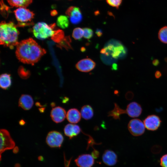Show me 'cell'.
<instances>
[{
  "label": "cell",
  "instance_id": "6da1fadb",
  "mask_svg": "<svg viewBox=\"0 0 167 167\" xmlns=\"http://www.w3.org/2000/svg\"><path fill=\"white\" fill-rule=\"evenodd\" d=\"M46 53V50L31 38L19 42L15 51L16 56L20 62L33 65Z\"/></svg>",
  "mask_w": 167,
  "mask_h": 167
},
{
  "label": "cell",
  "instance_id": "7a4b0ae2",
  "mask_svg": "<svg viewBox=\"0 0 167 167\" xmlns=\"http://www.w3.org/2000/svg\"><path fill=\"white\" fill-rule=\"evenodd\" d=\"M17 26L12 22L2 21L0 25V44L12 49L17 46L19 31Z\"/></svg>",
  "mask_w": 167,
  "mask_h": 167
},
{
  "label": "cell",
  "instance_id": "3957f363",
  "mask_svg": "<svg viewBox=\"0 0 167 167\" xmlns=\"http://www.w3.org/2000/svg\"><path fill=\"white\" fill-rule=\"evenodd\" d=\"M55 25L54 24L50 26L45 22H38L33 27V34L36 38L40 40L51 37L55 33V31L53 30Z\"/></svg>",
  "mask_w": 167,
  "mask_h": 167
},
{
  "label": "cell",
  "instance_id": "277c9868",
  "mask_svg": "<svg viewBox=\"0 0 167 167\" xmlns=\"http://www.w3.org/2000/svg\"><path fill=\"white\" fill-rule=\"evenodd\" d=\"M15 18L18 21V26L19 27L32 24L34 14L26 7H19L14 11Z\"/></svg>",
  "mask_w": 167,
  "mask_h": 167
},
{
  "label": "cell",
  "instance_id": "5b68a950",
  "mask_svg": "<svg viewBox=\"0 0 167 167\" xmlns=\"http://www.w3.org/2000/svg\"><path fill=\"white\" fill-rule=\"evenodd\" d=\"M101 53L106 56L110 55L115 59H117L126 53L124 46L120 43H109L101 50Z\"/></svg>",
  "mask_w": 167,
  "mask_h": 167
},
{
  "label": "cell",
  "instance_id": "8992f818",
  "mask_svg": "<svg viewBox=\"0 0 167 167\" xmlns=\"http://www.w3.org/2000/svg\"><path fill=\"white\" fill-rule=\"evenodd\" d=\"M0 161L2 154L6 150L14 148L15 146V142L11 138L9 132L4 129L0 130Z\"/></svg>",
  "mask_w": 167,
  "mask_h": 167
},
{
  "label": "cell",
  "instance_id": "52a82bcc",
  "mask_svg": "<svg viewBox=\"0 0 167 167\" xmlns=\"http://www.w3.org/2000/svg\"><path fill=\"white\" fill-rule=\"evenodd\" d=\"M64 140L62 134L56 131H52L48 134L46 142L47 144L51 148H60Z\"/></svg>",
  "mask_w": 167,
  "mask_h": 167
},
{
  "label": "cell",
  "instance_id": "ba28073f",
  "mask_svg": "<svg viewBox=\"0 0 167 167\" xmlns=\"http://www.w3.org/2000/svg\"><path fill=\"white\" fill-rule=\"evenodd\" d=\"M128 130L134 136H138L142 135L145 131L144 123L140 120L134 119L131 120L128 125Z\"/></svg>",
  "mask_w": 167,
  "mask_h": 167
},
{
  "label": "cell",
  "instance_id": "9c48e42d",
  "mask_svg": "<svg viewBox=\"0 0 167 167\" xmlns=\"http://www.w3.org/2000/svg\"><path fill=\"white\" fill-rule=\"evenodd\" d=\"M66 14L70 19L71 22L74 24L80 23L82 19V16L80 9L75 6L70 7L66 10Z\"/></svg>",
  "mask_w": 167,
  "mask_h": 167
},
{
  "label": "cell",
  "instance_id": "30bf717a",
  "mask_svg": "<svg viewBox=\"0 0 167 167\" xmlns=\"http://www.w3.org/2000/svg\"><path fill=\"white\" fill-rule=\"evenodd\" d=\"M161 121L157 116L152 115L148 116L144 120L145 127L148 130L155 131L160 126Z\"/></svg>",
  "mask_w": 167,
  "mask_h": 167
},
{
  "label": "cell",
  "instance_id": "8fae6325",
  "mask_svg": "<svg viewBox=\"0 0 167 167\" xmlns=\"http://www.w3.org/2000/svg\"><path fill=\"white\" fill-rule=\"evenodd\" d=\"M75 161L79 167H91L94 163V160L92 155L83 154L79 156Z\"/></svg>",
  "mask_w": 167,
  "mask_h": 167
},
{
  "label": "cell",
  "instance_id": "7c38bea8",
  "mask_svg": "<svg viewBox=\"0 0 167 167\" xmlns=\"http://www.w3.org/2000/svg\"><path fill=\"white\" fill-rule=\"evenodd\" d=\"M95 66V63L92 60L86 58L79 61L76 65V67L80 71L88 72L92 70Z\"/></svg>",
  "mask_w": 167,
  "mask_h": 167
},
{
  "label": "cell",
  "instance_id": "4fadbf2b",
  "mask_svg": "<svg viewBox=\"0 0 167 167\" xmlns=\"http://www.w3.org/2000/svg\"><path fill=\"white\" fill-rule=\"evenodd\" d=\"M50 117L55 122H61L64 120L66 118V110L60 106L54 108L51 111Z\"/></svg>",
  "mask_w": 167,
  "mask_h": 167
},
{
  "label": "cell",
  "instance_id": "5bb4252c",
  "mask_svg": "<svg viewBox=\"0 0 167 167\" xmlns=\"http://www.w3.org/2000/svg\"><path fill=\"white\" fill-rule=\"evenodd\" d=\"M102 159L105 164L112 166L116 164L118 157L117 154L113 151L107 150L105 151L103 154Z\"/></svg>",
  "mask_w": 167,
  "mask_h": 167
},
{
  "label": "cell",
  "instance_id": "9a60e30c",
  "mask_svg": "<svg viewBox=\"0 0 167 167\" xmlns=\"http://www.w3.org/2000/svg\"><path fill=\"white\" fill-rule=\"evenodd\" d=\"M126 111L130 117L136 118L141 114L142 109L140 105L137 102H133L128 105Z\"/></svg>",
  "mask_w": 167,
  "mask_h": 167
},
{
  "label": "cell",
  "instance_id": "2e32d148",
  "mask_svg": "<svg viewBox=\"0 0 167 167\" xmlns=\"http://www.w3.org/2000/svg\"><path fill=\"white\" fill-rule=\"evenodd\" d=\"M33 100L32 97L29 95H22L19 101V106L25 110H28L33 105Z\"/></svg>",
  "mask_w": 167,
  "mask_h": 167
},
{
  "label": "cell",
  "instance_id": "e0dca14e",
  "mask_svg": "<svg viewBox=\"0 0 167 167\" xmlns=\"http://www.w3.org/2000/svg\"><path fill=\"white\" fill-rule=\"evenodd\" d=\"M66 117L69 122L72 123H76L80 121L81 114L78 109L72 108L68 110Z\"/></svg>",
  "mask_w": 167,
  "mask_h": 167
},
{
  "label": "cell",
  "instance_id": "ac0fdd59",
  "mask_svg": "<svg viewBox=\"0 0 167 167\" xmlns=\"http://www.w3.org/2000/svg\"><path fill=\"white\" fill-rule=\"evenodd\" d=\"M11 84V75L7 73L2 74L0 77V86L2 89L6 90L9 88Z\"/></svg>",
  "mask_w": 167,
  "mask_h": 167
},
{
  "label": "cell",
  "instance_id": "d6986e66",
  "mask_svg": "<svg viewBox=\"0 0 167 167\" xmlns=\"http://www.w3.org/2000/svg\"><path fill=\"white\" fill-rule=\"evenodd\" d=\"M93 113L92 108L89 105L83 106L81 109V116L84 119L86 120L91 119L93 116Z\"/></svg>",
  "mask_w": 167,
  "mask_h": 167
},
{
  "label": "cell",
  "instance_id": "ffe728a7",
  "mask_svg": "<svg viewBox=\"0 0 167 167\" xmlns=\"http://www.w3.org/2000/svg\"><path fill=\"white\" fill-rule=\"evenodd\" d=\"M9 4L12 6L26 7L32 2V0H7Z\"/></svg>",
  "mask_w": 167,
  "mask_h": 167
},
{
  "label": "cell",
  "instance_id": "44dd1931",
  "mask_svg": "<svg viewBox=\"0 0 167 167\" xmlns=\"http://www.w3.org/2000/svg\"><path fill=\"white\" fill-rule=\"evenodd\" d=\"M125 113L126 111L125 110L121 109L116 103H115L113 109L109 113L108 116L117 119L119 118L121 114Z\"/></svg>",
  "mask_w": 167,
  "mask_h": 167
},
{
  "label": "cell",
  "instance_id": "7402d4cb",
  "mask_svg": "<svg viewBox=\"0 0 167 167\" xmlns=\"http://www.w3.org/2000/svg\"><path fill=\"white\" fill-rule=\"evenodd\" d=\"M57 25L62 29L67 28L69 25V21L67 16L61 15L57 18Z\"/></svg>",
  "mask_w": 167,
  "mask_h": 167
},
{
  "label": "cell",
  "instance_id": "603a6c76",
  "mask_svg": "<svg viewBox=\"0 0 167 167\" xmlns=\"http://www.w3.org/2000/svg\"><path fill=\"white\" fill-rule=\"evenodd\" d=\"M65 135L71 139L75 136L74 132V124H68L65 127L64 129Z\"/></svg>",
  "mask_w": 167,
  "mask_h": 167
},
{
  "label": "cell",
  "instance_id": "cb8c5ba5",
  "mask_svg": "<svg viewBox=\"0 0 167 167\" xmlns=\"http://www.w3.org/2000/svg\"><path fill=\"white\" fill-rule=\"evenodd\" d=\"M158 38L162 42L167 44V26H164L159 30Z\"/></svg>",
  "mask_w": 167,
  "mask_h": 167
},
{
  "label": "cell",
  "instance_id": "d4e9b609",
  "mask_svg": "<svg viewBox=\"0 0 167 167\" xmlns=\"http://www.w3.org/2000/svg\"><path fill=\"white\" fill-rule=\"evenodd\" d=\"M84 34L83 29L80 28H75L72 32V37L76 40H79L81 39Z\"/></svg>",
  "mask_w": 167,
  "mask_h": 167
},
{
  "label": "cell",
  "instance_id": "484cf974",
  "mask_svg": "<svg viewBox=\"0 0 167 167\" xmlns=\"http://www.w3.org/2000/svg\"><path fill=\"white\" fill-rule=\"evenodd\" d=\"M84 31V37L85 38L90 39L93 36V30L91 28H83Z\"/></svg>",
  "mask_w": 167,
  "mask_h": 167
},
{
  "label": "cell",
  "instance_id": "4316f807",
  "mask_svg": "<svg viewBox=\"0 0 167 167\" xmlns=\"http://www.w3.org/2000/svg\"><path fill=\"white\" fill-rule=\"evenodd\" d=\"M107 2L110 6L118 8L121 4L122 0H106Z\"/></svg>",
  "mask_w": 167,
  "mask_h": 167
},
{
  "label": "cell",
  "instance_id": "83f0119b",
  "mask_svg": "<svg viewBox=\"0 0 167 167\" xmlns=\"http://www.w3.org/2000/svg\"><path fill=\"white\" fill-rule=\"evenodd\" d=\"M160 165L162 167H167V154L164 155L161 158Z\"/></svg>",
  "mask_w": 167,
  "mask_h": 167
},
{
  "label": "cell",
  "instance_id": "f1b7e54d",
  "mask_svg": "<svg viewBox=\"0 0 167 167\" xmlns=\"http://www.w3.org/2000/svg\"><path fill=\"white\" fill-rule=\"evenodd\" d=\"M99 152L96 150H94L92 153V156L94 158H97L99 156Z\"/></svg>",
  "mask_w": 167,
  "mask_h": 167
},
{
  "label": "cell",
  "instance_id": "f546056e",
  "mask_svg": "<svg viewBox=\"0 0 167 167\" xmlns=\"http://www.w3.org/2000/svg\"><path fill=\"white\" fill-rule=\"evenodd\" d=\"M96 33L98 37H100L102 35V32L101 29H97L96 30Z\"/></svg>",
  "mask_w": 167,
  "mask_h": 167
},
{
  "label": "cell",
  "instance_id": "4dcf8cb0",
  "mask_svg": "<svg viewBox=\"0 0 167 167\" xmlns=\"http://www.w3.org/2000/svg\"><path fill=\"white\" fill-rule=\"evenodd\" d=\"M155 76L157 78H159L161 75V72L159 71H157L155 73Z\"/></svg>",
  "mask_w": 167,
  "mask_h": 167
},
{
  "label": "cell",
  "instance_id": "1f68e13d",
  "mask_svg": "<svg viewBox=\"0 0 167 167\" xmlns=\"http://www.w3.org/2000/svg\"><path fill=\"white\" fill-rule=\"evenodd\" d=\"M64 163H65V167H69V163L70 162V160L68 161L66 160L65 155H64Z\"/></svg>",
  "mask_w": 167,
  "mask_h": 167
},
{
  "label": "cell",
  "instance_id": "d6a6232c",
  "mask_svg": "<svg viewBox=\"0 0 167 167\" xmlns=\"http://www.w3.org/2000/svg\"><path fill=\"white\" fill-rule=\"evenodd\" d=\"M153 64L155 66H157L159 63V61L157 59H154L152 61Z\"/></svg>",
  "mask_w": 167,
  "mask_h": 167
},
{
  "label": "cell",
  "instance_id": "836d02e7",
  "mask_svg": "<svg viewBox=\"0 0 167 167\" xmlns=\"http://www.w3.org/2000/svg\"><path fill=\"white\" fill-rule=\"evenodd\" d=\"M19 148L18 147L16 146L13 148V152L14 153H17L19 151Z\"/></svg>",
  "mask_w": 167,
  "mask_h": 167
},
{
  "label": "cell",
  "instance_id": "e575fe53",
  "mask_svg": "<svg viewBox=\"0 0 167 167\" xmlns=\"http://www.w3.org/2000/svg\"><path fill=\"white\" fill-rule=\"evenodd\" d=\"M38 160L41 161H42L44 160V158L42 156H40L38 157Z\"/></svg>",
  "mask_w": 167,
  "mask_h": 167
},
{
  "label": "cell",
  "instance_id": "d590c367",
  "mask_svg": "<svg viewBox=\"0 0 167 167\" xmlns=\"http://www.w3.org/2000/svg\"><path fill=\"white\" fill-rule=\"evenodd\" d=\"M51 14H52V15H55L57 14V12L56 11H54L52 12Z\"/></svg>",
  "mask_w": 167,
  "mask_h": 167
},
{
  "label": "cell",
  "instance_id": "8d00e7d4",
  "mask_svg": "<svg viewBox=\"0 0 167 167\" xmlns=\"http://www.w3.org/2000/svg\"><path fill=\"white\" fill-rule=\"evenodd\" d=\"M19 123L21 125H24V122L23 120H21L19 122Z\"/></svg>",
  "mask_w": 167,
  "mask_h": 167
},
{
  "label": "cell",
  "instance_id": "74e56055",
  "mask_svg": "<svg viewBox=\"0 0 167 167\" xmlns=\"http://www.w3.org/2000/svg\"><path fill=\"white\" fill-rule=\"evenodd\" d=\"M15 167H20V165L18 163L16 164L15 165Z\"/></svg>",
  "mask_w": 167,
  "mask_h": 167
}]
</instances>
